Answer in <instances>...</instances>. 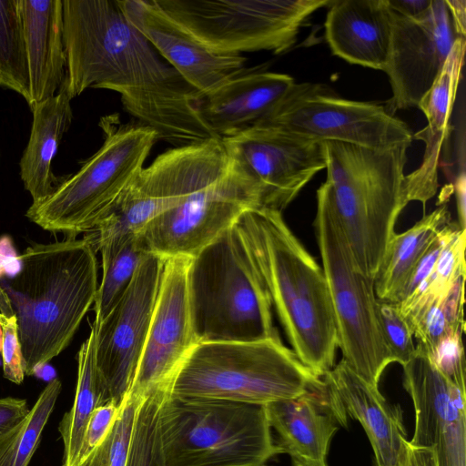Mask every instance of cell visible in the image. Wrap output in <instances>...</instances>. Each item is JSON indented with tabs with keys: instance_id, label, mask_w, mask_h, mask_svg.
I'll use <instances>...</instances> for the list:
<instances>
[{
	"instance_id": "6da1fadb",
	"label": "cell",
	"mask_w": 466,
	"mask_h": 466,
	"mask_svg": "<svg viewBox=\"0 0 466 466\" xmlns=\"http://www.w3.org/2000/svg\"><path fill=\"white\" fill-rule=\"evenodd\" d=\"M71 99L88 88L120 95L127 112L177 147L217 137L204 121L201 95L126 17L118 0H63Z\"/></svg>"
},
{
	"instance_id": "7a4b0ae2",
	"label": "cell",
	"mask_w": 466,
	"mask_h": 466,
	"mask_svg": "<svg viewBox=\"0 0 466 466\" xmlns=\"http://www.w3.org/2000/svg\"><path fill=\"white\" fill-rule=\"evenodd\" d=\"M14 277L0 278L17 320L25 374L31 376L71 342L95 302L96 248L89 237L34 244Z\"/></svg>"
},
{
	"instance_id": "3957f363",
	"label": "cell",
	"mask_w": 466,
	"mask_h": 466,
	"mask_svg": "<svg viewBox=\"0 0 466 466\" xmlns=\"http://www.w3.org/2000/svg\"><path fill=\"white\" fill-rule=\"evenodd\" d=\"M237 225L288 340L317 377L335 365L338 335L322 267L295 236L281 212L255 208Z\"/></svg>"
},
{
	"instance_id": "277c9868",
	"label": "cell",
	"mask_w": 466,
	"mask_h": 466,
	"mask_svg": "<svg viewBox=\"0 0 466 466\" xmlns=\"http://www.w3.org/2000/svg\"><path fill=\"white\" fill-rule=\"evenodd\" d=\"M326 179L318 188L335 210L360 268L375 279L396 221L410 203L404 168L409 145L371 148L323 141Z\"/></svg>"
},
{
	"instance_id": "5b68a950",
	"label": "cell",
	"mask_w": 466,
	"mask_h": 466,
	"mask_svg": "<svg viewBox=\"0 0 466 466\" xmlns=\"http://www.w3.org/2000/svg\"><path fill=\"white\" fill-rule=\"evenodd\" d=\"M187 289L198 343L279 337L269 296L237 224L191 258Z\"/></svg>"
},
{
	"instance_id": "8992f818",
	"label": "cell",
	"mask_w": 466,
	"mask_h": 466,
	"mask_svg": "<svg viewBox=\"0 0 466 466\" xmlns=\"http://www.w3.org/2000/svg\"><path fill=\"white\" fill-rule=\"evenodd\" d=\"M322 384L279 337L198 342L178 370L168 395L265 406Z\"/></svg>"
},
{
	"instance_id": "52a82bcc",
	"label": "cell",
	"mask_w": 466,
	"mask_h": 466,
	"mask_svg": "<svg viewBox=\"0 0 466 466\" xmlns=\"http://www.w3.org/2000/svg\"><path fill=\"white\" fill-rule=\"evenodd\" d=\"M100 148L71 176L65 177L42 202L25 216L47 231L75 238L92 233L111 214L144 168L157 134L139 123H121L115 116L102 117Z\"/></svg>"
},
{
	"instance_id": "ba28073f",
	"label": "cell",
	"mask_w": 466,
	"mask_h": 466,
	"mask_svg": "<svg viewBox=\"0 0 466 466\" xmlns=\"http://www.w3.org/2000/svg\"><path fill=\"white\" fill-rule=\"evenodd\" d=\"M159 431L166 466H260L283 453L262 405L167 395Z\"/></svg>"
},
{
	"instance_id": "9c48e42d",
	"label": "cell",
	"mask_w": 466,
	"mask_h": 466,
	"mask_svg": "<svg viewBox=\"0 0 466 466\" xmlns=\"http://www.w3.org/2000/svg\"><path fill=\"white\" fill-rule=\"evenodd\" d=\"M316 198L313 228L334 312L338 348L360 377L379 387L392 359L380 324L374 280L356 261L331 205L319 193Z\"/></svg>"
},
{
	"instance_id": "30bf717a",
	"label": "cell",
	"mask_w": 466,
	"mask_h": 466,
	"mask_svg": "<svg viewBox=\"0 0 466 466\" xmlns=\"http://www.w3.org/2000/svg\"><path fill=\"white\" fill-rule=\"evenodd\" d=\"M203 46L219 55L270 51L296 42L300 27L331 0H155Z\"/></svg>"
},
{
	"instance_id": "8fae6325",
	"label": "cell",
	"mask_w": 466,
	"mask_h": 466,
	"mask_svg": "<svg viewBox=\"0 0 466 466\" xmlns=\"http://www.w3.org/2000/svg\"><path fill=\"white\" fill-rule=\"evenodd\" d=\"M257 123L313 141L371 148L410 145L412 140L409 126L385 106L341 98L312 83H295L281 102Z\"/></svg>"
},
{
	"instance_id": "7c38bea8",
	"label": "cell",
	"mask_w": 466,
	"mask_h": 466,
	"mask_svg": "<svg viewBox=\"0 0 466 466\" xmlns=\"http://www.w3.org/2000/svg\"><path fill=\"white\" fill-rule=\"evenodd\" d=\"M228 161L221 138L173 147L144 167L111 214L92 232L99 243L138 234L155 218L181 203Z\"/></svg>"
},
{
	"instance_id": "4fadbf2b",
	"label": "cell",
	"mask_w": 466,
	"mask_h": 466,
	"mask_svg": "<svg viewBox=\"0 0 466 466\" xmlns=\"http://www.w3.org/2000/svg\"><path fill=\"white\" fill-rule=\"evenodd\" d=\"M255 208H259L256 189L228 157L181 203L152 219L138 234L151 253L164 258H193Z\"/></svg>"
},
{
	"instance_id": "5bb4252c",
	"label": "cell",
	"mask_w": 466,
	"mask_h": 466,
	"mask_svg": "<svg viewBox=\"0 0 466 466\" xmlns=\"http://www.w3.org/2000/svg\"><path fill=\"white\" fill-rule=\"evenodd\" d=\"M221 141L256 189L259 208L279 212L326 166L323 142L259 123Z\"/></svg>"
},
{
	"instance_id": "9a60e30c",
	"label": "cell",
	"mask_w": 466,
	"mask_h": 466,
	"mask_svg": "<svg viewBox=\"0 0 466 466\" xmlns=\"http://www.w3.org/2000/svg\"><path fill=\"white\" fill-rule=\"evenodd\" d=\"M167 258L149 253L112 311L96 326V362L109 400L121 406L147 339Z\"/></svg>"
},
{
	"instance_id": "2e32d148",
	"label": "cell",
	"mask_w": 466,
	"mask_h": 466,
	"mask_svg": "<svg viewBox=\"0 0 466 466\" xmlns=\"http://www.w3.org/2000/svg\"><path fill=\"white\" fill-rule=\"evenodd\" d=\"M461 37L464 36L456 30L445 0H432L417 18L392 11L390 51L383 69L392 91L387 107L390 114L418 106Z\"/></svg>"
},
{
	"instance_id": "e0dca14e",
	"label": "cell",
	"mask_w": 466,
	"mask_h": 466,
	"mask_svg": "<svg viewBox=\"0 0 466 466\" xmlns=\"http://www.w3.org/2000/svg\"><path fill=\"white\" fill-rule=\"evenodd\" d=\"M191 258L165 261L155 309L132 386L126 398L142 400L170 385L198 343L189 309L187 275Z\"/></svg>"
},
{
	"instance_id": "ac0fdd59",
	"label": "cell",
	"mask_w": 466,
	"mask_h": 466,
	"mask_svg": "<svg viewBox=\"0 0 466 466\" xmlns=\"http://www.w3.org/2000/svg\"><path fill=\"white\" fill-rule=\"evenodd\" d=\"M402 368L415 415L410 442L431 449L438 466H466L465 390L445 378L419 344Z\"/></svg>"
},
{
	"instance_id": "d6986e66",
	"label": "cell",
	"mask_w": 466,
	"mask_h": 466,
	"mask_svg": "<svg viewBox=\"0 0 466 466\" xmlns=\"http://www.w3.org/2000/svg\"><path fill=\"white\" fill-rule=\"evenodd\" d=\"M118 2L127 19L201 96L246 69L245 56L209 51L155 0Z\"/></svg>"
},
{
	"instance_id": "ffe728a7",
	"label": "cell",
	"mask_w": 466,
	"mask_h": 466,
	"mask_svg": "<svg viewBox=\"0 0 466 466\" xmlns=\"http://www.w3.org/2000/svg\"><path fill=\"white\" fill-rule=\"evenodd\" d=\"M339 425L348 417L358 420L372 447L376 466H400L408 441L398 405L390 403L374 387L341 360L320 377Z\"/></svg>"
},
{
	"instance_id": "44dd1931",
	"label": "cell",
	"mask_w": 466,
	"mask_h": 466,
	"mask_svg": "<svg viewBox=\"0 0 466 466\" xmlns=\"http://www.w3.org/2000/svg\"><path fill=\"white\" fill-rule=\"evenodd\" d=\"M294 85L287 74L245 69L203 95L200 114L217 137L234 136L271 112Z\"/></svg>"
},
{
	"instance_id": "7402d4cb",
	"label": "cell",
	"mask_w": 466,
	"mask_h": 466,
	"mask_svg": "<svg viewBox=\"0 0 466 466\" xmlns=\"http://www.w3.org/2000/svg\"><path fill=\"white\" fill-rule=\"evenodd\" d=\"M325 38L333 55L382 70L389 56L392 11L387 0H331Z\"/></svg>"
},
{
	"instance_id": "603a6c76",
	"label": "cell",
	"mask_w": 466,
	"mask_h": 466,
	"mask_svg": "<svg viewBox=\"0 0 466 466\" xmlns=\"http://www.w3.org/2000/svg\"><path fill=\"white\" fill-rule=\"evenodd\" d=\"M466 41H455L441 74L418 103L427 119V126L412 135V139L425 144L420 166L405 176V188L409 202L423 205L438 188V168L442 146L450 132L451 116L464 63Z\"/></svg>"
},
{
	"instance_id": "cb8c5ba5",
	"label": "cell",
	"mask_w": 466,
	"mask_h": 466,
	"mask_svg": "<svg viewBox=\"0 0 466 466\" xmlns=\"http://www.w3.org/2000/svg\"><path fill=\"white\" fill-rule=\"evenodd\" d=\"M29 76L30 109L66 79L63 0H19Z\"/></svg>"
},
{
	"instance_id": "d4e9b609",
	"label": "cell",
	"mask_w": 466,
	"mask_h": 466,
	"mask_svg": "<svg viewBox=\"0 0 466 466\" xmlns=\"http://www.w3.org/2000/svg\"><path fill=\"white\" fill-rule=\"evenodd\" d=\"M265 410L283 453L302 461L327 463L329 445L339 423L324 383L299 397L268 403Z\"/></svg>"
},
{
	"instance_id": "484cf974",
	"label": "cell",
	"mask_w": 466,
	"mask_h": 466,
	"mask_svg": "<svg viewBox=\"0 0 466 466\" xmlns=\"http://www.w3.org/2000/svg\"><path fill=\"white\" fill-rule=\"evenodd\" d=\"M71 100L61 86L57 94L31 108V132L19 167L21 180L33 205L45 200L61 181L53 172L52 162L72 124Z\"/></svg>"
},
{
	"instance_id": "4316f807",
	"label": "cell",
	"mask_w": 466,
	"mask_h": 466,
	"mask_svg": "<svg viewBox=\"0 0 466 466\" xmlns=\"http://www.w3.org/2000/svg\"><path fill=\"white\" fill-rule=\"evenodd\" d=\"M451 222L446 204L424 216L411 228L391 237L374 279L380 301L399 303L419 262L439 233Z\"/></svg>"
},
{
	"instance_id": "83f0119b",
	"label": "cell",
	"mask_w": 466,
	"mask_h": 466,
	"mask_svg": "<svg viewBox=\"0 0 466 466\" xmlns=\"http://www.w3.org/2000/svg\"><path fill=\"white\" fill-rule=\"evenodd\" d=\"M96 326H91L87 339L77 354V380L71 409L59 426L64 443L62 466H76L86 424L94 410L109 400L96 362Z\"/></svg>"
},
{
	"instance_id": "f1b7e54d",
	"label": "cell",
	"mask_w": 466,
	"mask_h": 466,
	"mask_svg": "<svg viewBox=\"0 0 466 466\" xmlns=\"http://www.w3.org/2000/svg\"><path fill=\"white\" fill-rule=\"evenodd\" d=\"M102 257V279L95 299V320L103 321L129 288L148 251L139 234H129L96 246Z\"/></svg>"
},
{
	"instance_id": "f546056e",
	"label": "cell",
	"mask_w": 466,
	"mask_h": 466,
	"mask_svg": "<svg viewBox=\"0 0 466 466\" xmlns=\"http://www.w3.org/2000/svg\"><path fill=\"white\" fill-rule=\"evenodd\" d=\"M61 389L57 378L48 382L26 417L0 438V466H28Z\"/></svg>"
},
{
	"instance_id": "4dcf8cb0",
	"label": "cell",
	"mask_w": 466,
	"mask_h": 466,
	"mask_svg": "<svg viewBox=\"0 0 466 466\" xmlns=\"http://www.w3.org/2000/svg\"><path fill=\"white\" fill-rule=\"evenodd\" d=\"M0 87L29 98V76L19 0H0Z\"/></svg>"
},
{
	"instance_id": "1f68e13d",
	"label": "cell",
	"mask_w": 466,
	"mask_h": 466,
	"mask_svg": "<svg viewBox=\"0 0 466 466\" xmlns=\"http://www.w3.org/2000/svg\"><path fill=\"white\" fill-rule=\"evenodd\" d=\"M166 392L143 398L136 411L126 466H166L160 431L159 410Z\"/></svg>"
},
{
	"instance_id": "d6a6232c",
	"label": "cell",
	"mask_w": 466,
	"mask_h": 466,
	"mask_svg": "<svg viewBox=\"0 0 466 466\" xmlns=\"http://www.w3.org/2000/svg\"><path fill=\"white\" fill-rule=\"evenodd\" d=\"M141 400L126 398L105 440L82 466H126L137 408Z\"/></svg>"
},
{
	"instance_id": "836d02e7",
	"label": "cell",
	"mask_w": 466,
	"mask_h": 466,
	"mask_svg": "<svg viewBox=\"0 0 466 466\" xmlns=\"http://www.w3.org/2000/svg\"><path fill=\"white\" fill-rule=\"evenodd\" d=\"M384 339L392 362L405 365L414 355L413 335L397 303L379 300Z\"/></svg>"
},
{
	"instance_id": "e575fe53",
	"label": "cell",
	"mask_w": 466,
	"mask_h": 466,
	"mask_svg": "<svg viewBox=\"0 0 466 466\" xmlns=\"http://www.w3.org/2000/svg\"><path fill=\"white\" fill-rule=\"evenodd\" d=\"M465 325H457L448 329L428 354L438 370L451 382L465 390V356L462 334Z\"/></svg>"
},
{
	"instance_id": "d590c367",
	"label": "cell",
	"mask_w": 466,
	"mask_h": 466,
	"mask_svg": "<svg viewBox=\"0 0 466 466\" xmlns=\"http://www.w3.org/2000/svg\"><path fill=\"white\" fill-rule=\"evenodd\" d=\"M120 407L108 401L92 413L83 437L76 466H82L108 434Z\"/></svg>"
},
{
	"instance_id": "8d00e7d4",
	"label": "cell",
	"mask_w": 466,
	"mask_h": 466,
	"mask_svg": "<svg viewBox=\"0 0 466 466\" xmlns=\"http://www.w3.org/2000/svg\"><path fill=\"white\" fill-rule=\"evenodd\" d=\"M0 323L3 328L1 354L4 377L15 384H21L25 374L16 318L15 315L7 317L0 313Z\"/></svg>"
},
{
	"instance_id": "74e56055",
	"label": "cell",
	"mask_w": 466,
	"mask_h": 466,
	"mask_svg": "<svg viewBox=\"0 0 466 466\" xmlns=\"http://www.w3.org/2000/svg\"><path fill=\"white\" fill-rule=\"evenodd\" d=\"M29 410L25 400L12 397L0 399V438L18 425Z\"/></svg>"
},
{
	"instance_id": "f35d334b",
	"label": "cell",
	"mask_w": 466,
	"mask_h": 466,
	"mask_svg": "<svg viewBox=\"0 0 466 466\" xmlns=\"http://www.w3.org/2000/svg\"><path fill=\"white\" fill-rule=\"evenodd\" d=\"M400 466H438L431 449L413 445L407 441Z\"/></svg>"
},
{
	"instance_id": "ab89813d",
	"label": "cell",
	"mask_w": 466,
	"mask_h": 466,
	"mask_svg": "<svg viewBox=\"0 0 466 466\" xmlns=\"http://www.w3.org/2000/svg\"><path fill=\"white\" fill-rule=\"evenodd\" d=\"M390 8L405 17L417 18L431 6L432 0H387Z\"/></svg>"
},
{
	"instance_id": "60d3db41",
	"label": "cell",
	"mask_w": 466,
	"mask_h": 466,
	"mask_svg": "<svg viewBox=\"0 0 466 466\" xmlns=\"http://www.w3.org/2000/svg\"><path fill=\"white\" fill-rule=\"evenodd\" d=\"M454 190L456 196V204L458 218L461 228L465 229L466 220V179H465V164L461 167V170L457 174L454 181Z\"/></svg>"
},
{
	"instance_id": "b9f144b4",
	"label": "cell",
	"mask_w": 466,
	"mask_h": 466,
	"mask_svg": "<svg viewBox=\"0 0 466 466\" xmlns=\"http://www.w3.org/2000/svg\"><path fill=\"white\" fill-rule=\"evenodd\" d=\"M451 12V18L458 33L466 35V1L465 0H445Z\"/></svg>"
},
{
	"instance_id": "7bdbcfd3",
	"label": "cell",
	"mask_w": 466,
	"mask_h": 466,
	"mask_svg": "<svg viewBox=\"0 0 466 466\" xmlns=\"http://www.w3.org/2000/svg\"><path fill=\"white\" fill-rule=\"evenodd\" d=\"M0 313L5 315L7 317L14 315L12 308L9 303V300H8L6 295L5 294L4 290L2 289L1 286H0Z\"/></svg>"
},
{
	"instance_id": "ee69618b",
	"label": "cell",
	"mask_w": 466,
	"mask_h": 466,
	"mask_svg": "<svg viewBox=\"0 0 466 466\" xmlns=\"http://www.w3.org/2000/svg\"><path fill=\"white\" fill-rule=\"evenodd\" d=\"M292 466H328L327 463H312L292 459Z\"/></svg>"
},
{
	"instance_id": "f6af8a7d",
	"label": "cell",
	"mask_w": 466,
	"mask_h": 466,
	"mask_svg": "<svg viewBox=\"0 0 466 466\" xmlns=\"http://www.w3.org/2000/svg\"><path fill=\"white\" fill-rule=\"evenodd\" d=\"M2 344H3V328L0 323V353L2 351Z\"/></svg>"
},
{
	"instance_id": "bcb514c9",
	"label": "cell",
	"mask_w": 466,
	"mask_h": 466,
	"mask_svg": "<svg viewBox=\"0 0 466 466\" xmlns=\"http://www.w3.org/2000/svg\"><path fill=\"white\" fill-rule=\"evenodd\" d=\"M260 466H268V465L264 464V465H260Z\"/></svg>"
},
{
	"instance_id": "7dc6e473",
	"label": "cell",
	"mask_w": 466,
	"mask_h": 466,
	"mask_svg": "<svg viewBox=\"0 0 466 466\" xmlns=\"http://www.w3.org/2000/svg\"><path fill=\"white\" fill-rule=\"evenodd\" d=\"M0 157H1V154H0Z\"/></svg>"
}]
</instances>
